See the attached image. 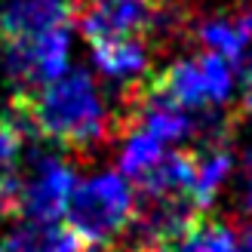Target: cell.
Segmentation results:
<instances>
[{
  "instance_id": "8",
  "label": "cell",
  "mask_w": 252,
  "mask_h": 252,
  "mask_svg": "<svg viewBox=\"0 0 252 252\" xmlns=\"http://www.w3.org/2000/svg\"><path fill=\"white\" fill-rule=\"evenodd\" d=\"M93 59H95V68L108 80H117L123 86L151 74V46L145 40H138V37L93 43Z\"/></svg>"
},
{
  "instance_id": "7",
  "label": "cell",
  "mask_w": 252,
  "mask_h": 252,
  "mask_svg": "<svg viewBox=\"0 0 252 252\" xmlns=\"http://www.w3.org/2000/svg\"><path fill=\"white\" fill-rule=\"evenodd\" d=\"M74 0H6L0 6V46L28 43L49 31L71 28Z\"/></svg>"
},
{
  "instance_id": "4",
  "label": "cell",
  "mask_w": 252,
  "mask_h": 252,
  "mask_svg": "<svg viewBox=\"0 0 252 252\" xmlns=\"http://www.w3.org/2000/svg\"><path fill=\"white\" fill-rule=\"evenodd\" d=\"M166 0H74V22L86 43L138 37L151 46Z\"/></svg>"
},
{
  "instance_id": "9",
  "label": "cell",
  "mask_w": 252,
  "mask_h": 252,
  "mask_svg": "<svg viewBox=\"0 0 252 252\" xmlns=\"http://www.w3.org/2000/svg\"><path fill=\"white\" fill-rule=\"evenodd\" d=\"M3 252H83L80 237L59 221H22L6 237Z\"/></svg>"
},
{
  "instance_id": "10",
  "label": "cell",
  "mask_w": 252,
  "mask_h": 252,
  "mask_svg": "<svg viewBox=\"0 0 252 252\" xmlns=\"http://www.w3.org/2000/svg\"><path fill=\"white\" fill-rule=\"evenodd\" d=\"M194 37L206 53H216L228 62H240L249 46V34L243 31L237 16H209L203 22H197Z\"/></svg>"
},
{
  "instance_id": "11",
  "label": "cell",
  "mask_w": 252,
  "mask_h": 252,
  "mask_svg": "<svg viewBox=\"0 0 252 252\" xmlns=\"http://www.w3.org/2000/svg\"><path fill=\"white\" fill-rule=\"evenodd\" d=\"M237 221L203 216L169 252H234Z\"/></svg>"
},
{
  "instance_id": "3",
  "label": "cell",
  "mask_w": 252,
  "mask_h": 252,
  "mask_svg": "<svg viewBox=\"0 0 252 252\" xmlns=\"http://www.w3.org/2000/svg\"><path fill=\"white\" fill-rule=\"evenodd\" d=\"M132 209L135 197L129 182L120 172H102L74 188L65 206V221L83 246L114 243V237H120L129 224Z\"/></svg>"
},
{
  "instance_id": "13",
  "label": "cell",
  "mask_w": 252,
  "mask_h": 252,
  "mask_svg": "<svg viewBox=\"0 0 252 252\" xmlns=\"http://www.w3.org/2000/svg\"><path fill=\"white\" fill-rule=\"evenodd\" d=\"M25 203V172L19 166H0V224L22 221Z\"/></svg>"
},
{
  "instance_id": "19",
  "label": "cell",
  "mask_w": 252,
  "mask_h": 252,
  "mask_svg": "<svg viewBox=\"0 0 252 252\" xmlns=\"http://www.w3.org/2000/svg\"><path fill=\"white\" fill-rule=\"evenodd\" d=\"M0 252H3V243H0Z\"/></svg>"
},
{
  "instance_id": "12",
  "label": "cell",
  "mask_w": 252,
  "mask_h": 252,
  "mask_svg": "<svg viewBox=\"0 0 252 252\" xmlns=\"http://www.w3.org/2000/svg\"><path fill=\"white\" fill-rule=\"evenodd\" d=\"M163 154H166V145H163L157 135L142 132V129L126 132L123 135V151H120V172H123V179L138 182Z\"/></svg>"
},
{
  "instance_id": "1",
  "label": "cell",
  "mask_w": 252,
  "mask_h": 252,
  "mask_svg": "<svg viewBox=\"0 0 252 252\" xmlns=\"http://www.w3.org/2000/svg\"><path fill=\"white\" fill-rule=\"evenodd\" d=\"M25 132L77 160H90L117 138L114 108L86 68L59 74L40 90H16L6 105Z\"/></svg>"
},
{
  "instance_id": "15",
  "label": "cell",
  "mask_w": 252,
  "mask_h": 252,
  "mask_svg": "<svg viewBox=\"0 0 252 252\" xmlns=\"http://www.w3.org/2000/svg\"><path fill=\"white\" fill-rule=\"evenodd\" d=\"M240 117H252V53L240 59Z\"/></svg>"
},
{
  "instance_id": "5",
  "label": "cell",
  "mask_w": 252,
  "mask_h": 252,
  "mask_svg": "<svg viewBox=\"0 0 252 252\" xmlns=\"http://www.w3.org/2000/svg\"><path fill=\"white\" fill-rule=\"evenodd\" d=\"M77 188V175L68 160L56 154L31 157V172L25 175V221H59L65 216V206Z\"/></svg>"
},
{
  "instance_id": "18",
  "label": "cell",
  "mask_w": 252,
  "mask_h": 252,
  "mask_svg": "<svg viewBox=\"0 0 252 252\" xmlns=\"http://www.w3.org/2000/svg\"><path fill=\"white\" fill-rule=\"evenodd\" d=\"M246 203H249V209H252V157H249V163H246Z\"/></svg>"
},
{
  "instance_id": "17",
  "label": "cell",
  "mask_w": 252,
  "mask_h": 252,
  "mask_svg": "<svg viewBox=\"0 0 252 252\" xmlns=\"http://www.w3.org/2000/svg\"><path fill=\"white\" fill-rule=\"evenodd\" d=\"M237 19H240L243 31L249 34V40H252V6H249V9H243V12H240V16H237Z\"/></svg>"
},
{
  "instance_id": "6",
  "label": "cell",
  "mask_w": 252,
  "mask_h": 252,
  "mask_svg": "<svg viewBox=\"0 0 252 252\" xmlns=\"http://www.w3.org/2000/svg\"><path fill=\"white\" fill-rule=\"evenodd\" d=\"M68 46H71V31L59 28L37 37V40L12 43L0 49H3V65L9 80L16 83V90H40L49 80H56L59 74H65Z\"/></svg>"
},
{
  "instance_id": "2",
  "label": "cell",
  "mask_w": 252,
  "mask_h": 252,
  "mask_svg": "<svg viewBox=\"0 0 252 252\" xmlns=\"http://www.w3.org/2000/svg\"><path fill=\"white\" fill-rule=\"evenodd\" d=\"M145 86L163 102L197 114V111H212L216 105L228 102L234 90V74L228 59L203 49L197 56L175 59L160 71H151Z\"/></svg>"
},
{
  "instance_id": "16",
  "label": "cell",
  "mask_w": 252,
  "mask_h": 252,
  "mask_svg": "<svg viewBox=\"0 0 252 252\" xmlns=\"http://www.w3.org/2000/svg\"><path fill=\"white\" fill-rule=\"evenodd\" d=\"M234 252H252V219H240V221H237Z\"/></svg>"
},
{
  "instance_id": "14",
  "label": "cell",
  "mask_w": 252,
  "mask_h": 252,
  "mask_svg": "<svg viewBox=\"0 0 252 252\" xmlns=\"http://www.w3.org/2000/svg\"><path fill=\"white\" fill-rule=\"evenodd\" d=\"M25 138H28L25 126H22L19 117L6 108L3 114H0V166H16Z\"/></svg>"
}]
</instances>
